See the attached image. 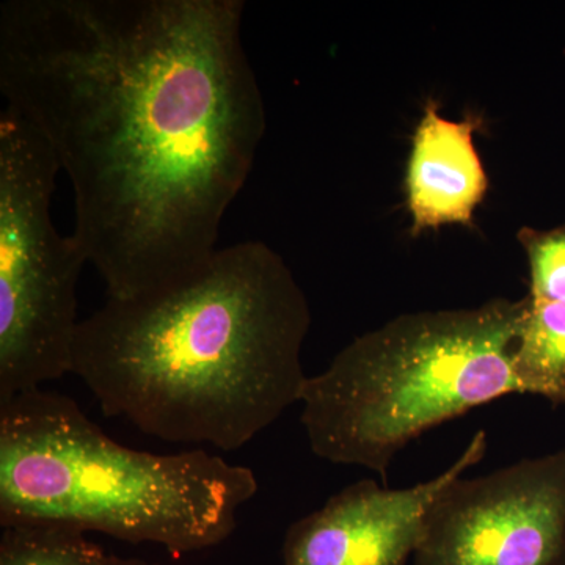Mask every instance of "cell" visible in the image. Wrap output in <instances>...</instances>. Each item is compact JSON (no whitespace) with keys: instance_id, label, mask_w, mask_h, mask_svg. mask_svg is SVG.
I'll use <instances>...</instances> for the list:
<instances>
[{"instance_id":"obj_1","label":"cell","mask_w":565,"mask_h":565,"mask_svg":"<svg viewBox=\"0 0 565 565\" xmlns=\"http://www.w3.org/2000/svg\"><path fill=\"white\" fill-rule=\"evenodd\" d=\"M244 0H7L0 92L73 185V237L107 299L217 250L266 132Z\"/></svg>"},{"instance_id":"obj_2","label":"cell","mask_w":565,"mask_h":565,"mask_svg":"<svg viewBox=\"0 0 565 565\" xmlns=\"http://www.w3.org/2000/svg\"><path fill=\"white\" fill-rule=\"evenodd\" d=\"M310 326L285 259L244 241L170 288L107 299L77 327L71 374L145 435L236 451L302 399Z\"/></svg>"},{"instance_id":"obj_3","label":"cell","mask_w":565,"mask_h":565,"mask_svg":"<svg viewBox=\"0 0 565 565\" xmlns=\"http://www.w3.org/2000/svg\"><path fill=\"white\" fill-rule=\"evenodd\" d=\"M252 468L204 449L136 451L65 394L36 388L0 405V526L55 523L174 556L221 545L258 492Z\"/></svg>"},{"instance_id":"obj_4","label":"cell","mask_w":565,"mask_h":565,"mask_svg":"<svg viewBox=\"0 0 565 565\" xmlns=\"http://www.w3.org/2000/svg\"><path fill=\"white\" fill-rule=\"evenodd\" d=\"M527 297L419 311L356 337L303 386L311 451L381 476L427 430L509 394H525L515 345Z\"/></svg>"},{"instance_id":"obj_5","label":"cell","mask_w":565,"mask_h":565,"mask_svg":"<svg viewBox=\"0 0 565 565\" xmlns=\"http://www.w3.org/2000/svg\"><path fill=\"white\" fill-rule=\"evenodd\" d=\"M62 172L21 115L0 111V405L71 374L79 245L52 225Z\"/></svg>"},{"instance_id":"obj_6","label":"cell","mask_w":565,"mask_h":565,"mask_svg":"<svg viewBox=\"0 0 565 565\" xmlns=\"http://www.w3.org/2000/svg\"><path fill=\"white\" fill-rule=\"evenodd\" d=\"M415 565H565V449L457 478L424 520Z\"/></svg>"},{"instance_id":"obj_7","label":"cell","mask_w":565,"mask_h":565,"mask_svg":"<svg viewBox=\"0 0 565 565\" xmlns=\"http://www.w3.org/2000/svg\"><path fill=\"white\" fill-rule=\"evenodd\" d=\"M487 446L486 430H479L448 470L408 489L373 479L344 487L288 527L282 565H407L427 512L446 487L484 459Z\"/></svg>"},{"instance_id":"obj_8","label":"cell","mask_w":565,"mask_h":565,"mask_svg":"<svg viewBox=\"0 0 565 565\" xmlns=\"http://www.w3.org/2000/svg\"><path fill=\"white\" fill-rule=\"evenodd\" d=\"M482 120H446L438 104L429 102L416 126L408 158V212L412 234L441 225H471L475 211L489 191V177L475 147Z\"/></svg>"},{"instance_id":"obj_9","label":"cell","mask_w":565,"mask_h":565,"mask_svg":"<svg viewBox=\"0 0 565 565\" xmlns=\"http://www.w3.org/2000/svg\"><path fill=\"white\" fill-rule=\"evenodd\" d=\"M527 297L515 345V367L525 394L565 404V303Z\"/></svg>"},{"instance_id":"obj_10","label":"cell","mask_w":565,"mask_h":565,"mask_svg":"<svg viewBox=\"0 0 565 565\" xmlns=\"http://www.w3.org/2000/svg\"><path fill=\"white\" fill-rule=\"evenodd\" d=\"M84 531L55 523L2 527L0 565H107L111 555Z\"/></svg>"},{"instance_id":"obj_11","label":"cell","mask_w":565,"mask_h":565,"mask_svg":"<svg viewBox=\"0 0 565 565\" xmlns=\"http://www.w3.org/2000/svg\"><path fill=\"white\" fill-rule=\"evenodd\" d=\"M519 241L530 263V297L565 303V225L520 230Z\"/></svg>"},{"instance_id":"obj_12","label":"cell","mask_w":565,"mask_h":565,"mask_svg":"<svg viewBox=\"0 0 565 565\" xmlns=\"http://www.w3.org/2000/svg\"><path fill=\"white\" fill-rule=\"evenodd\" d=\"M107 565H158L141 559H126V557L111 556Z\"/></svg>"}]
</instances>
